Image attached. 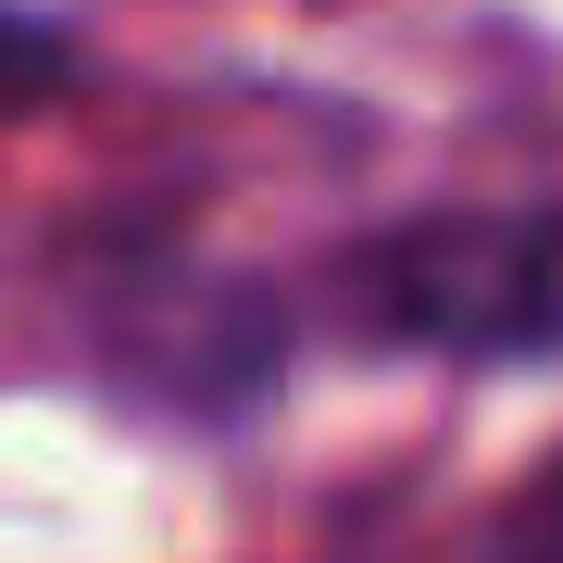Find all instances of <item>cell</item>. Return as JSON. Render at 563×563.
Returning a JSON list of instances; mask_svg holds the SVG:
<instances>
[{"instance_id": "obj_1", "label": "cell", "mask_w": 563, "mask_h": 563, "mask_svg": "<svg viewBox=\"0 0 563 563\" xmlns=\"http://www.w3.org/2000/svg\"><path fill=\"white\" fill-rule=\"evenodd\" d=\"M339 325L363 351L413 363H563V213L488 201V213H413L388 239L339 251Z\"/></svg>"}, {"instance_id": "obj_2", "label": "cell", "mask_w": 563, "mask_h": 563, "mask_svg": "<svg viewBox=\"0 0 563 563\" xmlns=\"http://www.w3.org/2000/svg\"><path fill=\"white\" fill-rule=\"evenodd\" d=\"M276 351V325H263L239 288H213L201 263H163L139 276V325H125V363L163 388H251V363Z\"/></svg>"}, {"instance_id": "obj_3", "label": "cell", "mask_w": 563, "mask_h": 563, "mask_svg": "<svg viewBox=\"0 0 563 563\" xmlns=\"http://www.w3.org/2000/svg\"><path fill=\"white\" fill-rule=\"evenodd\" d=\"M463 563H563V463H539V476L476 526V551H463Z\"/></svg>"}]
</instances>
